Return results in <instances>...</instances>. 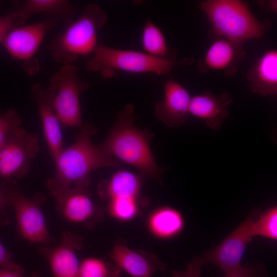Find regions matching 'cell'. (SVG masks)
Wrapping results in <instances>:
<instances>
[{
    "mask_svg": "<svg viewBox=\"0 0 277 277\" xmlns=\"http://www.w3.org/2000/svg\"><path fill=\"white\" fill-rule=\"evenodd\" d=\"M96 131V127L86 123L76 135L74 143L64 148L54 160L55 173L47 180L46 186L56 201L75 185H89L92 171L120 166L118 161L92 144L91 137Z\"/></svg>",
    "mask_w": 277,
    "mask_h": 277,
    "instance_id": "obj_1",
    "label": "cell"
},
{
    "mask_svg": "<svg viewBox=\"0 0 277 277\" xmlns=\"http://www.w3.org/2000/svg\"><path fill=\"white\" fill-rule=\"evenodd\" d=\"M133 111V105L127 104L118 113L115 126L98 147L107 154L136 167L143 174L160 181L165 169L158 166L151 153L152 134L134 126Z\"/></svg>",
    "mask_w": 277,
    "mask_h": 277,
    "instance_id": "obj_2",
    "label": "cell"
},
{
    "mask_svg": "<svg viewBox=\"0 0 277 277\" xmlns=\"http://www.w3.org/2000/svg\"><path fill=\"white\" fill-rule=\"evenodd\" d=\"M198 8L204 11L210 23L211 39L225 38L243 45L251 39H260L270 29L271 21H260L251 12L249 3L240 0H205Z\"/></svg>",
    "mask_w": 277,
    "mask_h": 277,
    "instance_id": "obj_3",
    "label": "cell"
},
{
    "mask_svg": "<svg viewBox=\"0 0 277 277\" xmlns=\"http://www.w3.org/2000/svg\"><path fill=\"white\" fill-rule=\"evenodd\" d=\"M107 12L95 3L88 4L80 17L53 40L48 47L53 60L72 64L79 55L94 53L97 44V31L106 23Z\"/></svg>",
    "mask_w": 277,
    "mask_h": 277,
    "instance_id": "obj_4",
    "label": "cell"
},
{
    "mask_svg": "<svg viewBox=\"0 0 277 277\" xmlns=\"http://www.w3.org/2000/svg\"><path fill=\"white\" fill-rule=\"evenodd\" d=\"M93 53V57L86 63L85 67L90 71L100 72L105 78L114 76L115 70L167 74L181 63L154 57L145 52L116 49L102 44L98 45Z\"/></svg>",
    "mask_w": 277,
    "mask_h": 277,
    "instance_id": "obj_5",
    "label": "cell"
},
{
    "mask_svg": "<svg viewBox=\"0 0 277 277\" xmlns=\"http://www.w3.org/2000/svg\"><path fill=\"white\" fill-rule=\"evenodd\" d=\"M50 86L55 91L53 107L60 124L67 127L82 126L80 96L89 84L80 78L76 67L64 65L51 76Z\"/></svg>",
    "mask_w": 277,
    "mask_h": 277,
    "instance_id": "obj_6",
    "label": "cell"
},
{
    "mask_svg": "<svg viewBox=\"0 0 277 277\" xmlns=\"http://www.w3.org/2000/svg\"><path fill=\"white\" fill-rule=\"evenodd\" d=\"M58 18L49 16L40 22L22 26L10 30L2 44L14 60L22 62L23 68L29 75L39 71V64L35 55L46 33L54 30L58 24Z\"/></svg>",
    "mask_w": 277,
    "mask_h": 277,
    "instance_id": "obj_7",
    "label": "cell"
},
{
    "mask_svg": "<svg viewBox=\"0 0 277 277\" xmlns=\"http://www.w3.org/2000/svg\"><path fill=\"white\" fill-rule=\"evenodd\" d=\"M9 195L22 236L32 242L50 243L51 240L42 210L46 201L45 195L36 192L31 198L25 196L15 180H11Z\"/></svg>",
    "mask_w": 277,
    "mask_h": 277,
    "instance_id": "obj_8",
    "label": "cell"
},
{
    "mask_svg": "<svg viewBox=\"0 0 277 277\" xmlns=\"http://www.w3.org/2000/svg\"><path fill=\"white\" fill-rule=\"evenodd\" d=\"M39 150L35 134L21 126L14 129L0 148V177L15 180L24 176Z\"/></svg>",
    "mask_w": 277,
    "mask_h": 277,
    "instance_id": "obj_9",
    "label": "cell"
},
{
    "mask_svg": "<svg viewBox=\"0 0 277 277\" xmlns=\"http://www.w3.org/2000/svg\"><path fill=\"white\" fill-rule=\"evenodd\" d=\"M261 212L260 209L252 210L220 244L197 256L202 265L207 263L213 264L224 273L240 266L247 246L253 237V223Z\"/></svg>",
    "mask_w": 277,
    "mask_h": 277,
    "instance_id": "obj_10",
    "label": "cell"
},
{
    "mask_svg": "<svg viewBox=\"0 0 277 277\" xmlns=\"http://www.w3.org/2000/svg\"><path fill=\"white\" fill-rule=\"evenodd\" d=\"M89 185L78 184L71 187L56 201V210L69 222L93 227L103 217V209L94 204Z\"/></svg>",
    "mask_w": 277,
    "mask_h": 277,
    "instance_id": "obj_11",
    "label": "cell"
},
{
    "mask_svg": "<svg viewBox=\"0 0 277 277\" xmlns=\"http://www.w3.org/2000/svg\"><path fill=\"white\" fill-rule=\"evenodd\" d=\"M83 246L82 237L69 231L62 233V240L55 247L41 246L39 251L48 260L53 277H80V263L76 251Z\"/></svg>",
    "mask_w": 277,
    "mask_h": 277,
    "instance_id": "obj_12",
    "label": "cell"
},
{
    "mask_svg": "<svg viewBox=\"0 0 277 277\" xmlns=\"http://www.w3.org/2000/svg\"><path fill=\"white\" fill-rule=\"evenodd\" d=\"M30 92L38 108L49 153L54 160L64 149L60 122L53 107L55 90L36 83Z\"/></svg>",
    "mask_w": 277,
    "mask_h": 277,
    "instance_id": "obj_13",
    "label": "cell"
},
{
    "mask_svg": "<svg viewBox=\"0 0 277 277\" xmlns=\"http://www.w3.org/2000/svg\"><path fill=\"white\" fill-rule=\"evenodd\" d=\"M245 56L243 45L224 37L216 38L213 39L204 56L197 61V70L200 73L222 70L226 76L231 77L237 72L238 64Z\"/></svg>",
    "mask_w": 277,
    "mask_h": 277,
    "instance_id": "obj_14",
    "label": "cell"
},
{
    "mask_svg": "<svg viewBox=\"0 0 277 277\" xmlns=\"http://www.w3.org/2000/svg\"><path fill=\"white\" fill-rule=\"evenodd\" d=\"M163 101L155 106V116L171 128L183 126L189 115L191 96L187 90L173 79L166 81Z\"/></svg>",
    "mask_w": 277,
    "mask_h": 277,
    "instance_id": "obj_15",
    "label": "cell"
},
{
    "mask_svg": "<svg viewBox=\"0 0 277 277\" xmlns=\"http://www.w3.org/2000/svg\"><path fill=\"white\" fill-rule=\"evenodd\" d=\"M109 256L122 270L133 277H151L155 272L167 268L154 254L132 250L122 241L115 243Z\"/></svg>",
    "mask_w": 277,
    "mask_h": 277,
    "instance_id": "obj_16",
    "label": "cell"
},
{
    "mask_svg": "<svg viewBox=\"0 0 277 277\" xmlns=\"http://www.w3.org/2000/svg\"><path fill=\"white\" fill-rule=\"evenodd\" d=\"M232 102V96L227 92L216 95L207 90L191 97L189 114L204 120L211 129L218 130L229 115L227 107Z\"/></svg>",
    "mask_w": 277,
    "mask_h": 277,
    "instance_id": "obj_17",
    "label": "cell"
},
{
    "mask_svg": "<svg viewBox=\"0 0 277 277\" xmlns=\"http://www.w3.org/2000/svg\"><path fill=\"white\" fill-rule=\"evenodd\" d=\"M252 92L262 96L277 93V51L263 53L246 73Z\"/></svg>",
    "mask_w": 277,
    "mask_h": 277,
    "instance_id": "obj_18",
    "label": "cell"
},
{
    "mask_svg": "<svg viewBox=\"0 0 277 277\" xmlns=\"http://www.w3.org/2000/svg\"><path fill=\"white\" fill-rule=\"evenodd\" d=\"M28 19L37 13H47L61 19L66 29L73 22L78 10L67 0H27L19 5L14 11Z\"/></svg>",
    "mask_w": 277,
    "mask_h": 277,
    "instance_id": "obj_19",
    "label": "cell"
},
{
    "mask_svg": "<svg viewBox=\"0 0 277 277\" xmlns=\"http://www.w3.org/2000/svg\"><path fill=\"white\" fill-rule=\"evenodd\" d=\"M184 219L176 209L162 206L150 214L147 220V226L151 233L161 239H169L176 236L184 228Z\"/></svg>",
    "mask_w": 277,
    "mask_h": 277,
    "instance_id": "obj_20",
    "label": "cell"
},
{
    "mask_svg": "<svg viewBox=\"0 0 277 277\" xmlns=\"http://www.w3.org/2000/svg\"><path fill=\"white\" fill-rule=\"evenodd\" d=\"M140 177L131 172L121 170L116 172L109 183L100 184L98 192L102 197L137 198L141 188Z\"/></svg>",
    "mask_w": 277,
    "mask_h": 277,
    "instance_id": "obj_21",
    "label": "cell"
},
{
    "mask_svg": "<svg viewBox=\"0 0 277 277\" xmlns=\"http://www.w3.org/2000/svg\"><path fill=\"white\" fill-rule=\"evenodd\" d=\"M142 46L145 53L154 57L175 61L176 53L168 48L160 28L148 19L143 29Z\"/></svg>",
    "mask_w": 277,
    "mask_h": 277,
    "instance_id": "obj_22",
    "label": "cell"
},
{
    "mask_svg": "<svg viewBox=\"0 0 277 277\" xmlns=\"http://www.w3.org/2000/svg\"><path fill=\"white\" fill-rule=\"evenodd\" d=\"M121 271L116 264L93 257L84 259L80 265V277H121Z\"/></svg>",
    "mask_w": 277,
    "mask_h": 277,
    "instance_id": "obj_23",
    "label": "cell"
},
{
    "mask_svg": "<svg viewBox=\"0 0 277 277\" xmlns=\"http://www.w3.org/2000/svg\"><path fill=\"white\" fill-rule=\"evenodd\" d=\"M252 234L253 236H261L270 240H276V206L270 207L260 213L253 223Z\"/></svg>",
    "mask_w": 277,
    "mask_h": 277,
    "instance_id": "obj_24",
    "label": "cell"
},
{
    "mask_svg": "<svg viewBox=\"0 0 277 277\" xmlns=\"http://www.w3.org/2000/svg\"><path fill=\"white\" fill-rule=\"evenodd\" d=\"M137 198L117 197L110 199L107 210L113 217L127 221L134 218L138 213Z\"/></svg>",
    "mask_w": 277,
    "mask_h": 277,
    "instance_id": "obj_25",
    "label": "cell"
},
{
    "mask_svg": "<svg viewBox=\"0 0 277 277\" xmlns=\"http://www.w3.org/2000/svg\"><path fill=\"white\" fill-rule=\"evenodd\" d=\"M21 120L14 109L0 110V148L15 128L20 126Z\"/></svg>",
    "mask_w": 277,
    "mask_h": 277,
    "instance_id": "obj_26",
    "label": "cell"
},
{
    "mask_svg": "<svg viewBox=\"0 0 277 277\" xmlns=\"http://www.w3.org/2000/svg\"><path fill=\"white\" fill-rule=\"evenodd\" d=\"M225 277H269L261 263L245 264L224 273Z\"/></svg>",
    "mask_w": 277,
    "mask_h": 277,
    "instance_id": "obj_27",
    "label": "cell"
},
{
    "mask_svg": "<svg viewBox=\"0 0 277 277\" xmlns=\"http://www.w3.org/2000/svg\"><path fill=\"white\" fill-rule=\"evenodd\" d=\"M27 20L25 16L15 11L0 16V43L10 30L24 25Z\"/></svg>",
    "mask_w": 277,
    "mask_h": 277,
    "instance_id": "obj_28",
    "label": "cell"
},
{
    "mask_svg": "<svg viewBox=\"0 0 277 277\" xmlns=\"http://www.w3.org/2000/svg\"><path fill=\"white\" fill-rule=\"evenodd\" d=\"M11 180L0 182V226L6 225L10 221L7 210L10 206L9 194Z\"/></svg>",
    "mask_w": 277,
    "mask_h": 277,
    "instance_id": "obj_29",
    "label": "cell"
},
{
    "mask_svg": "<svg viewBox=\"0 0 277 277\" xmlns=\"http://www.w3.org/2000/svg\"><path fill=\"white\" fill-rule=\"evenodd\" d=\"M0 268L1 269L15 271L22 274L25 272L23 267L16 263L12 254L0 242Z\"/></svg>",
    "mask_w": 277,
    "mask_h": 277,
    "instance_id": "obj_30",
    "label": "cell"
},
{
    "mask_svg": "<svg viewBox=\"0 0 277 277\" xmlns=\"http://www.w3.org/2000/svg\"><path fill=\"white\" fill-rule=\"evenodd\" d=\"M202 264L197 256L193 258L192 261L188 264L184 271L173 270L172 277H200L201 274Z\"/></svg>",
    "mask_w": 277,
    "mask_h": 277,
    "instance_id": "obj_31",
    "label": "cell"
},
{
    "mask_svg": "<svg viewBox=\"0 0 277 277\" xmlns=\"http://www.w3.org/2000/svg\"><path fill=\"white\" fill-rule=\"evenodd\" d=\"M0 277H42L38 272H34L30 275H25L19 272L0 268Z\"/></svg>",
    "mask_w": 277,
    "mask_h": 277,
    "instance_id": "obj_32",
    "label": "cell"
},
{
    "mask_svg": "<svg viewBox=\"0 0 277 277\" xmlns=\"http://www.w3.org/2000/svg\"><path fill=\"white\" fill-rule=\"evenodd\" d=\"M257 3L260 6L267 9L272 12L276 13V1H259Z\"/></svg>",
    "mask_w": 277,
    "mask_h": 277,
    "instance_id": "obj_33",
    "label": "cell"
}]
</instances>
